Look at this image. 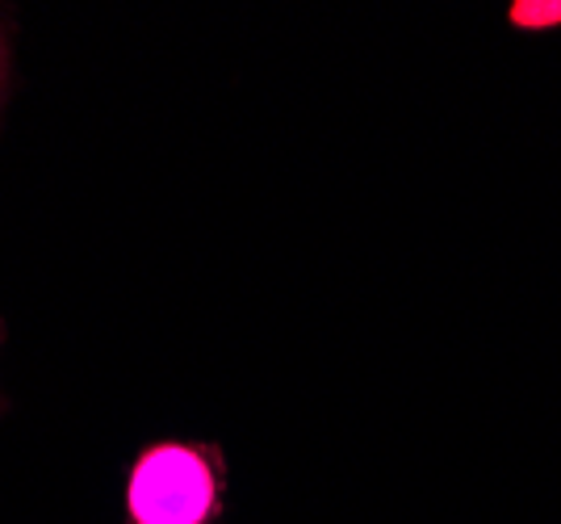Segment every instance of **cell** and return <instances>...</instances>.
I'll use <instances>...</instances> for the list:
<instances>
[{"label": "cell", "mask_w": 561, "mask_h": 524, "mask_svg": "<svg viewBox=\"0 0 561 524\" xmlns=\"http://www.w3.org/2000/svg\"><path fill=\"white\" fill-rule=\"evenodd\" d=\"M227 466L218 445L156 441L126 475V524H218Z\"/></svg>", "instance_id": "1"}, {"label": "cell", "mask_w": 561, "mask_h": 524, "mask_svg": "<svg viewBox=\"0 0 561 524\" xmlns=\"http://www.w3.org/2000/svg\"><path fill=\"white\" fill-rule=\"evenodd\" d=\"M507 22H512V30H524V34H533V30H553V25H561V4L515 0L512 9H507Z\"/></svg>", "instance_id": "2"}]
</instances>
